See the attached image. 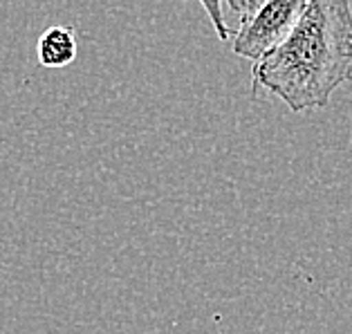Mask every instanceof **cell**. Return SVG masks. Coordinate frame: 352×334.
Wrapping results in <instances>:
<instances>
[{"mask_svg": "<svg viewBox=\"0 0 352 334\" xmlns=\"http://www.w3.org/2000/svg\"><path fill=\"white\" fill-rule=\"evenodd\" d=\"M254 97H278L292 113L325 108L352 79L350 0H310L280 45L252 67Z\"/></svg>", "mask_w": 352, "mask_h": 334, "instance_id": "obj_1", "label": "cell"}, {"mask_svg": "<svg viewBox=\"0 0 352 334\" xmlns=\"http://www.w3.org/2000/svg\"><path fill=\"white\" fill-rule=\"evenodd\" d=\"M204 12H207V16L211 19L213 27H216V34L220 41H229L231 34H236L234 30H229V25L225 23V12H222V0H197Z\"/></svg>", "mask_w": 352, "mask_h": 334, "instance_id": "obj_4", "label": "cell"}, {"mask_svg": "<svg viewBox=\"0 0 352 334\" xmlns=\"http://www.w3.org/2000/svg\"><path fill=\"white\" fill-rule=\"evenodd\" d=\"M38 63L50 70H58V67L70 65L76 58V34L72 27H63V25H54L41 34L36 43Z\"/></svg>", "mask_w": 352, "mask_h": 334, "instance_id": "obj_3", "label": "cell"}, {"mask_svg": "<svg viewBox=\"0 0 352 334\" xmlns=\"http://www.w3.org/2000/svg\"><path fill=\"white\" fill-rule=\"evenodd\" d=\"M310 5V0H265L258 12L240 19L234 36V54L247 61H261L285 41Z\"/></svg>", "mask_w": 352, "mask_h": 334, "instance_id": "obj_2", "label": "cell"}, {"mask_svg": "<svg viewBox=\"0 0 352 334\" xmlns=\"http://www.w3.org/2000/svg\"><path fill=\"white\" fill-rule=\"evenodd\" d=\"M222 3H227L229 10L238 14L240 19H247V16H252L261 10L265 5V0H222Z\"/></svg>", "mask_w": 352, "mask_h": 334, "instance_id": "obj_5", "label": "cell"}]
</instances>
